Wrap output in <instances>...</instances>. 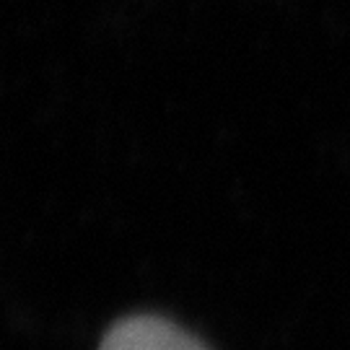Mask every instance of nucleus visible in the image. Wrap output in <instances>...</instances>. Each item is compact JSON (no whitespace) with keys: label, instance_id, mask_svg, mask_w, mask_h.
<instances>
[{"label":"nucleus","instance_id":"nucleus-1","mask_svg":"<svg viewBox=\"0 0 350 350\" xmlns=\"http://www.w3.org/2000/svg\"><path fill=\"white\" fill-rule=\"evenodd\" d=\"M99 350H208L198 338H192L174 322L153 317V314H135L125 317L104 335Z\"/></svg>","mask_w":350,"mask_h":350}]
</instances>
